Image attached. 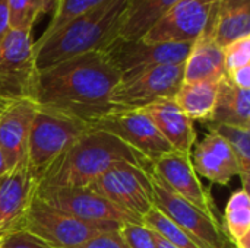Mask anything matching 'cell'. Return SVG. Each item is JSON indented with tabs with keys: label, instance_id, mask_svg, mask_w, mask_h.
<instances>
[{
	"label": "cell",
	"instance_id": "1",
	"mask_svg": "<svg viewBox=\"0 0 250 248\" xmlns=\"http://www.w3.org/2000/svg\"><path fill=\"white\" fill-rule=\"evenodd\" d=\"M122 75L103 51H91L37 70L31 99L88 126L113 111L110 96Z\"/></svg>",
	"mask_w": 250,
	"mask_h": 248
},
{
	"label": "cell",
	"instance_id": "2",
	"mask_svg": "<svg viewBox=\"0 0 250 248\" xmlns=\"http://www.w3.org/2000/svg\"><path fill=\"white\" fill-rule=\"evenodd\" d=\"M120 162H148L116 136L88 127L44 172L37 187H89Z\"/></svg>",
	"mask_w": 250,
	"mask_h": 248
},
{
	"label": "cell",
	"instance_id": "3",
	"mask_svg": "<svg viewBox=\"0 0 250 248\" xmlns=\"http://www.w3.org/2000/svg\"><path fill=\"white\" fill-rule=\"evenodd\" d=\"M129 0H108L100 7L73 19L63 28L34 41L37 70L91 51H103L120 32Z\"/></svg>",
	"mask_w": 250,
	"mask_h": 248
},
{
	"label": "cell",
	"instance_id": "4",
	"mask_svg": "<svg viewBox=\"0 0 250 248\" xmlns=\"http://www.w3.org/2000/svg\"><path fill=\"white\" fill-rule=\"evenodd\" d=\"M88 124L54 110L37 107L29 137L26 161L38 183L50 165L85 132Z\"/></svg>",
	"mask_w": 250,
	"mask_h": 248
},
{
	"label": "cell",
	"instance_id": "5",
	"mask_svg": "<svg viewBox=\"0 0 250 248\" xmlns=\"http://www.w3.org/2000/svg\"><path fill=\"white\" fill-rule=\"evenodd\" d=\"M146 165L116 164L94 181L89 189L101 194L136 224H142L149 210L155 208Z\"/></svg>",
	"mask_w": 250,
	"mask_h": 248
},
{
	"label": "cell",
	"instance_id": "6",
	"mask_svg": "<svg viewBox=\"0 0 250 248\" xmlns=\"http://www.w3.org/2000/svg\"><path fill=\"white\" fill-rule=\"evenodd\" d=\"M21 228L53 248H76L97 235L116 231L79 221L50 206L35 194L28 206Z\"/></svg>",
	"mask_w": 250,
	"mask_h": 248
},
{
	"label": "cell",
	"instance_id": "7",
	"mask_svg": "<svg viewBox=\"0 0 250 248\" xmlns=\"http://www.w3.org/2000/svg\"><path fill=\"white\" fill-rule=\"evenodd\" d=\"M182 83L183 63L149 67L122 77L110 96V104L113 111L144 110L160 99L174 98Z\"/></svg>",
	"mask_w": 250,
	"mask_h": 248
},
{
	"label": "cell",
	"instance_id": "8",
	"mask_svg": "<svg viewBox=\"0 0 250 248\" xmlns=\"http://www.w3.org/2000/svg\"><path fill=\"white\" fill-rule=\"evenodd\" d=\"M220 0H179L142 37L146 42L193 44L211 34Z\"/></svg>",
	"mask_w": 250,
	"mask_h": 248
},
{
	"label": "cell",
	"instance_id": "9",
	"mask_svg": "<svg viewBox=\"0 0 250 248\" xmlns=\"http://www.w3.org/2000/svg\"><path fill=\"white\" fill-rule=\"evenodd\" d=\"M35 196L50 206L97 227L117 231L126 224H136L89 187H35Z\"/></svg>",
	"mask_w": 250,
	"mask_h": 248
},
{
	"label": "cell",
	"instance_id": "10",
	"mask_svg": "<svg viewBox=\"0 0 250 248\" xmlns=\"http://www.w3.org/2000/svg\"><path fill=\"white\" fill-rule=\"evenodd\" d=\"M35 75L32 32L9 28L0 37V98H31Z\"/></svg>",
	"mask_w": 250,
	"mask_h": 248
},
{
	"label": "cell",
	"instance_id": "11",
	"mask_svg": "<svg viewBox=\"0 0 250 248\" xmlns=\"http://www.w3.org/2000/svg\"><path fill=\"white\" fill-rule=\"evenodd\" d=\"M152 193L154 205L171 222L180 227L185 232L193 237L205 248H226L227 238L221 229V224L204 215L192 203L176 194L151 168L146 165Z\"/></svg>",
	"mask_w": 250,
	"mask_h": 248
},
{
	"label": "cell",
	"instance_id": "12",
	"mask_svg": "<svg viewBox=\"0 0 250 248\" xmlns=\"http://www.w3.org/2000/svg\"><path fill=\"white\" fill-rule=\"evenodd\" d=\"M89 127L107 132L139 153L148 164L173 152L145 110L111 111Z\"/></svg>",
	"mask_w": 250,
	"mask_h": 248
},
{
	"label": "cell",
	"instance_id": "13",
	"mask_svg": "<svg viewBox=\"0 0 250 248\" xmlns=\"http://www.w3.org/2000/svg\"><path fill=\"white\" fill-rule=\"evenodd\" d=\"M190 47L192 44L146 42L142 38L126 39L117 37L103 53L125 77L155 66L185 63Z\"/></svg>",
	"mask_w": 250,
	"mask_h": 248
},
{
	"label": "cell",
	"instance_id": "14",
	"mask_svg": "<svg viewBox=\"0 0 250 248\" xmlns=\"http://www.w3.org/2000/svg\"><path fill=\"white\" fill-rule=\"evenodd\" d=\"M148 165L176 194L192 203L212 221L220 222L217 218V206L211 193L201 183L192 165L190 153L173 151Z\"/></svg>",
	"mask_w": 250,
	"mask_h": 248
},
{
	"label": "cell",
	"instance_id": "15",
	"mask_svg": "<svg viewBox=\"0 0 250 248\" xmlns=\"http://www.w3.org/2000/svg\"><path fill=\"white\" fill-rule=\"evenodd\" d=\"M35 187L37 181L26 158L0 178V238L21 228Z\"/></svg>",
	"mask_w": 250,
	"mask_h": 248
},
{
	"label": "cell",
	"instance_id": "16",
	"mask_svg": "<svg viewBox=\"0 0 250 248\" xmlns=\"http://www.w3.org/2000/svg\"><path fill=\"white\" fill-rule=\"evenodd\" d=\"M37 107L31 98H22L12 101L0 114V151L9 170L26 158L28 137Z\"/></svg>",
	"mask_w": 250,
	"mask_h": 248
},
{
	"label": "cell",
	"instance_id": "17",
	"mask_svg": "<svg viewBox=\"0 0 250 248\" xmlns=\"http://www.w3.org/2000/svg\"><path fill=\"white\" fill-rule=\"evenodd\" d=\"M192 165L199 177L220 186H227L234 177H239L237 162L229 143L215 132L195 143L190 152Z\"/></svg>",
	"mask_w": 250,
	"mask_h": 248
},
{
	"label": "cell",
	"instance_id": "18",
	"mask_svg": "<svg viewBox=\"0 0 250 248\" xmlns=\"http://www.w3.org/2000/svg\"><path fill=\"white\" fill-rule=\"evenodd\" d=\"M161 136L170 143L173 151L190 153L196 143L193 121L183 113L174 98L160 99L144 108Z\"/></svg>",
	"mask_w": 250,
	"mask_h": 248
},
{
	"label": "cell",
	"instance_id": "19",
	"mask_svg": "<svg viewBox=\"0 0 250 248\" xmlns=\"http://www.w3.org/2000/svg\"><path fill=\"white\" fill-rule=\"evenodd\" d=\"M226 76L223 48L211 34L201 35L190 47L183 63V82H201Z\"/></svg>",
	"mask_w": 250,
	"mask_h": 248
},
{
	"label": "cell",
	"instance_id": "20",
	"mask_svg": "<svg viewBox=\"0 0 250 248\" xmlns=\"http://www.w3.org/2000/svg\"><path fill=\"white\" fill-rule=\"evenodd\" d=\"M221 79L183 82L179 88L174 99L193 123L199 121L205 126L211 121L218 99Z\"/></svg>",
	"mask_w": 250,
	"mask_h": 248
},
{
	"label": "cell",
	"instance_id": "21",
	"mask_svg": "<svg viewBox=\"0 0 250 248\" xmlns=\"http://www.w3.org/2000/svg\"><path fill=\"white\" fill-rule=\"evenodd\" d=\"M211 35L223 48L250 35V0H220Z\"/></svg>",
	"mask_w": 250,
	"mask_h": 248
},
{
	"label": "cell",
	"instance_id": "22",
	"mask_svg": "<svg viewBox=\"0 0 250 248\" xmlns=\"http://www.w3.org/2000/svg\"><path fill=\"white\" fill-rule=\"evenodd\" d=\"M233 126L250 129V91L239 89L227 76L220 82V92L212 118L205 126Z\"/></svg>",
	"mask_w": 250,
	"mask_h": 248
},
{
	"label": "cell",
	"instance_id": "23",
	"mask_svg": "<svg viewBox=\"0 0 250 248\" xmlns=\"http://www.w3.org/2000/svg\"><path fill=\"white\" fill-rule=\"evenodd\" d=\"M179 0H129L119 37L139 39Z\"/></svg>",
	"mask_w": 250,
	"mask_h": 248
},
{
	"label": "cell",
	"instance_id": "24",
	"mask_svg": "<svg viewBox=\"0 0 250 248\" xmlns=\"http://www.w3.org/2000/svg\"><path fill=\"white\" fill-rule=\"evenodd\" d=\"M221 229L236 248H250V197L246 189L236 190L227 200Z\"/></svg>",
	"mask_w": 250,
	"mask_h": 248
},
{
	"label": "cell",
	"instance_id": "25",
	"mask_svg": "<svg viewBox=\"0 0 250 248\" xmlns=\"http://www.w3.org/2000/svg\"><path fill=\"white\" fill-rule=\"evenodd\" d=\"M208 132L218 133L230 146L239 168V177L242 180V187L249 189L250 181V129L233 127L226 124L205 126Z\"/></svg>",
	"mask_w": 250,
	"mask_h": 248
},
{
	"label": "cell",
	"instance_id": "26",
	"mask_svg": "<svg viewBox=\"0 0 250 248\" xmlns=\"http://www.w3.org/2000/svg\"><path fill=\"white\" fill-rule=\"evenodd\" d=\"M59 0H7L9 28L31 31L38 19L56 9Z\"/></svg>",
	"mask_w": 250,
	"mask_h": 248
},
{
	"label": "cell",
	"instance_id": "27",
	"mask_svg": "<svg viewBox=\"0 0 250 248\" xmlns=\"http://www.w3.org/2000/svg\"><path fill=\"white\" fill-rule=\"evenodd\" d=\"M142 225H145L152 232L158 234L163 240L170 243L176 248H205L201 243H198L193 237L185 232L180 227L171 222L163 212L157 208L151 209L149 213L144 218Z\"/></svg>",
	"mask_w": 250,
	"mask_h": 248
},
{
	"label": "cell",
	"instance_id": "28",
	"mask_svg": "<svg viewBox=\"0 0 250 248\" xmlns=\"http://www.w3.org/2000/svg\"><path fill=\"white\" fill-rule=\"evenodd\" d=\"M108 0H59L56 9L53 10V16L38 39H45L66 23L72 22L73 19L100 7L101 4L107 3Z\"/></svg>",
	"mask_w": 250,
	"mask_h": 248
},
{
	"label": "cell",
	"instance_id": "29",
	"mask_svg": "<svg viewBox=\"0 0 250 248\" xmlns=\"http://www.w3.org/2000/svg\"><path fill=\"white\" fill-rule=\"evenodd\" d=\"M226 73L250 64V35L239 38L223 47Z\"/></svg>",
	"mask_w": 250,
	"mask_h": 248
},
{
	"label": "cell",
	"instance_id": "30",
	"mask_svg": "<svg viewBox=\"0 0 250 248\" xmlns=\"http://www.w3.org/2000/svg\"><path fill=\"white\" fill-rule=\"evenodd\" d=\"M119 234L130 248H157L152 232L142 224H126L119 229Z\"/></svg>",
	"mask_w": 250,
	"mask_h": 248
},
{
	"label": "cell",
	"instance_id": "31",
	"mask_svg": "<svg viewBox=\"0 0 250 248\" xmlns=\"http://www.w3.org/2000/svg\"><path fill=\"white\" fill-rule=\"evenodd\" d=\"M1 246L3 248H53L23 228L13 229L4 235L1 238Z\"/></svg>",
	"mask_w": 250,
	"mask_h": 248
},
{
	"label": "cell",
	"instance_id": "32",
	"mask_svg": "<svg viewBox=\"0 0 250 248\" xmlns=\"http://www.w3.org/2000/svg\"><path fill=\"white\" fill-rule=\"evenodd\" d=\"M76 248H130L123 237L119 234V231H110L104 232L101 235L94 237L92 240L86 241L85 244Z\"/></svg>",
	"mask_w": 250,
	"mask_h": 248
},
{
	"label": "cell",
	"instance_id": "33",
	"mask_svg": "<svg viewBox=\"0 0 250 248\" xmlns=\"http://www.w3.org/2000/svg\"><path fill=\"white\" fill-rule=\"evenodd\" d=\"M227 79L239 89L250 91V64L226 73Z\"/></svg>",
	"mask_w": 250,
	"mask_h": 248
},
{
	"label": "cell",
	"instance_id": "34",
	"mask_svg": "<svg viewBox=\"0 0 250 248\" xmlns=\"http://www.w3.org/2000/svg\"><path fill=\"white\" fill-rule=\"evenodd\" d=\"M9 29V3L0 0V37Z\"/></svg>",
	"mask_w": 250,
	"mask_h": 248
},
{
	"label": "cell",
	"instance_id": "35",
	"mask_svg": "<svg viewBox=\"0 0 250 248\" xmlns=\"http://www.w3.org/2000/svg\"><path fill=\"white\" fill-rule=\"evenodd\" d=\"M151 231V229H149ZM152 232V231H151ZM152 238H154V243H155V247L157 248H176L173 247L170 243H167L166 240H163L158 234H155V232H152Z\"/></svg>",
	"mask_w": 250,
	"mask_h": 248
},
{
	"label": "cell",
	"instance_id": "36",
	"mask_svg": "<svg viewBox=\"0 0 250 248\" xmlns=\"http://www.w3.org/2000/svg\"><path fill=\"white\" fill-rule=\"evenodd\" d=\"M7 171H9V167H7L6 159H4V156H3V153H1V151H0V178H1Z\"/></svg>",
	"mask_w": 250,
	"mask_h": 248
},
{
	"label": "cell",
	"instance_id": "37",
	"mask_svg": "<svg viewBox=\"0 0 250 248\" xmlns=\"http://www.w3.org/2000/svg\"><path fill=\"white\" fill-rule=\"evenodd\" d=\"M10 102H12L10 99H4V98H0V114H1V113H3V111H4V110L7 108V107H9V105H10Z\"/></svg>",
	"mask_w": 250,
	"mask_h": 248
},
{
	"label": "cell",
	"instance_id": "38",
	"mask_svg": "<svg viewBox=\"0 0 250 248\" xmlns=\"http://www.w3.org/2000/svg\"><path fill=\"white\" fill-rule=\"evenodd\" d=\"M0 248H3V246H1V238H0Z\"/></svg>",
	"mask_w": 250,
	"mask_h": 248
}]
</instances>
